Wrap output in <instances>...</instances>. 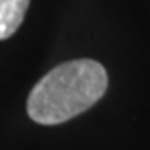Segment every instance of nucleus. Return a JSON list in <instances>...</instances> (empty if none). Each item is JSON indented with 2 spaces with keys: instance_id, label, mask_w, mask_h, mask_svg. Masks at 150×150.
Here are the masks:
<instances>
[{
  "instance_id": "1",
  "label": "nucleus",
  "mask_w": 150,
  "mask_h": 150,
  "mask_svg": "<svg viewBox=\"0 0 150 150\" xmlns=\"http://www.w3.org/2000/svg\"><path fill=\"white\" fill-rule=\"evenodd\" d=\"M107 85V72L98 62H65L35 83L27 102L28 117L42 125L64 123L98 102Z\"/></svg>"
},
{
  "instance_id": "2",
  "label": "nucleus",
  "mask_w": 150,
  "mask_h": 150,
  "mask_svg": "<svg viewBox=\"0 0 150 150\" xmlns=\"http://www.w3.org/2000/svg\"><path fill=\"white\" fill-rule=\"evenodd\" d=\"M30 0H0V40L12 37L23 22Z\"/></svg>"
}]
</instances>
